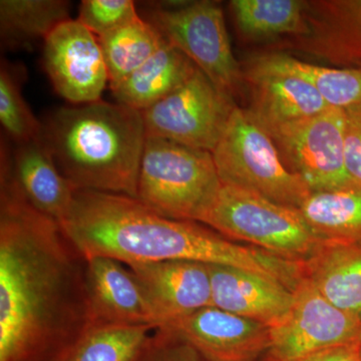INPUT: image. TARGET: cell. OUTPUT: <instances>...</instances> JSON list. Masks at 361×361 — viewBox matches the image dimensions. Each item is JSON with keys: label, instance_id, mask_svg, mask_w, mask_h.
I'll list each match as a JSON object with an SVG mask.
<instances>
[{"label": "cell", "instance_id": "cell-1", "mask_svg": "<svg viewBox=\"0 0 361 361\" xmlns=\"http://www.w3.org/2000/svg\"><path fill=\"white\" fill-rule=\"evenodd\" d=\"M0 169V361H54L90 329L87 259Z\"/></svg>", "mask_w": 361, "mask_h": 361}, {"label": "cell", "instance_id": "cell-2", "mask_svg": "<svg viewBox=\"0 0 361 361\" xmlns=\"http://www.w3.org/2000/svg\"><path fill=\"white\" fill-rule=\"evenodd\" d=\"M85 258L126 264L189 260L239 268L283 282L288 265L261 249L240 246L189 221L169 219L134 197L77 190L59 222Z\"/></svg>", "mask_w": 361, "mask_h": 361}, {"label": "cell", "instance_id": "cell-3", "mask_svg": "<svg viewBox=\"0 0 361 361\" xmlns=\"http://www.w3.org/2000/svg\"><path fill=\"white\" fill-rule=\"evenodd\" d=\"M42 137L75 189L137 198L147 137L142 111L103 101L63 106L42 125Z\"/></svg>", "mask_w": 361, "mask_h": 361}, {"label": "cell", "instance_id": "cell-4", "mask_svg": "<svg viewBox=\"0 0 361 361\" xmlns=\"http://www.w3.org/2000/svg\"><path fill=\"white\" fill-rule=\"evenodd\" d=\"M222 183L212 153L147 137L137 199L169 219L203 223Z\"/></svg>", "mask_w": 361, "mask_h": 361}, {"label": "cell", "instance_id": "cell-5", "mask_svg": "<svg viewBox=\"0 0 361 361\" xmlns=\"http://www.w3.org/2000/svg\"><path fill=\"white\" fill-rule=\"evenodd\" d=\"M212 156L222 184L297 209L312 193L285 164L271 135L249 110L234 109Z\"/></svg>", "mask_w": 361, "mask_h": 361}, {"label": "cell", "instance_id": "cell-6", "mask_svg": "<svg viewBox=\"0 0 361 361\" xmlns=\"http://www.w3.org/2000/svg\"><path fill=\"white\" fill-rule=\"evenodd\" d=\"M203 223L222 236L294 262L307 260L323 242L299 209L233 185L222 184Z\"/></svg>", "mask_w": 361, "mask_h": 361}, {"label": "cell", "instance_id": "cell-7", "mask_svg": "<svg viewBox=\"0 0 361 361\" xmlns=\"http://www.w3.org/2000/svg\"><path fill=\"white\" fill-rule=\"evenodd\" d=\"M147 20L223 94L232 99L238 94L244 75L233 54L224 14L217 2L158 6L148 11Z\"/></svg>", "mask_w": 361, "mask_h": 361}, {"label": "cell", "instance_id": "cell-8", "mask_svg": "<svg viewBox=\"0 0 361 361\" xmlns=\"http://www.w3.org/2000/svg\"><path fill=\"white\" fill-rule=\"evenodd\" d=\"M235 108L232 97L197 68L179 89L142 111V116L147 137L212 153Z\"/></svg>", "mask_w": 361, "mask_h": 361}, {"label": "cell", "instance_id": "cell-9", "mask_svg": "<svg viewBox=\"0 0 361 361\" xmlns=\"http://www.w3.org/2000/svg\"><path fill=\"white\" fill-rule=\"evenodd\" d=\"M345 111L330 108L314 116L268 130L285 164L311 192L355 187L344 161Z\"/></svg>", "mask_w": 361, "mask_h": 361}, {"label": "cell", "instance_id": "cell-10", "mask_svg": "<svg viewBox=\"0 0 361 361\" xmlns=\"http://www.w3.org/2000/svg\"><path fill=\"white\" fill-rule=\"evenodd\" d=\"M361 344V320L336 307L302 278L286 317L270 329L267 361H294L322 349Z\"/></svg>", "mask_w": 361, "mask_h": 361}, {"label": "cell", "instance_id": "cell-11", "mask_svg": "<svg viewBox=\"0 0 361 361\" xmlns=\"http://www.w3.org/2000/svg\"><path fill=\"white\" fill-rule=\"evenodd\" d=\"M44 42V70L59 96L75 104L101 101L109 75L96 35L78 20H68Z\"/></svg>", "mask_w": 361, "mask_h": 361}, {"label": "cell", "instance_id": "cell-12", "mask_svg": "<svg viewBox=\"0 0 361 361\" xmlns=\"http://www.w3.org/2000/svg\"><path fill=\"white\" fill-rule=\"evenodd\" d=\"M209 361H255L266 353L270 329L262 323L208 306L161 327Z\"/></svg>", "mask_w": 361, "mask_h": 361}, {"label": "cell", "instance_id": "cell-13", "mask_svg": "<svg viewBox=\"0 0 361 361\" xmlns=\"http://www.w3.org/2000/svg\"><path fill=\"white\" fill-rule=\"evenodd\" d=\"M129 267L144 290L158 327L213 306L210 273L205 263L169 260Z\"/></svg>", "mask_w": 361, "mask_h": 361}, {"label": "cell", "instance_id": "cell-14", "mask_svg": "<svg viewBox=\"0 0 361 361\" xmlns=\"http://www.w3.org/2000/svg\"><path fill=\"white\" fill-rule=\"evenodd\" d=\"M90 326L158 327L129 265L110 257L87 258Z\"/></svg>", "mask_w": 361, "mask_h": 361}, {"label": "cell", "instance_id": "cell-15", "mask_svg": "<svg viewBox=\"0 0 361 361\" xmlns=\"http://www.w3.org/2000/svg\"><path fill=\"white\" fill-rule=\"evenodd\" d=\"M308 32L285 47L342 68L361 66V0L306 1Z\"/></svg>", "mask_w": 361, "mask_h": 361}, {"label": "cell", "instance_id": "cell-16", "mask_svg": "<svg viewBox=\"0 0 361 361\" xmlns=\"http://www.w3.org/2000/svg\"><path fill=\"white\" fill-rule=\"evenodd\" d=\"M208 265L213 306L272 329L286 317L293 291L276 280L239 268Z\"/></svg>", "mask_w": 361, "mask_h": 361}, {"label": "cell", "instance_id": "cell-17", "mask_svg": "<svg viewBox=\"0 0 361 361\" xmlns=\"http://www.w3.org/2000/svg\"><path fill=\"white\" fill-rule=\"evenodd\" d=\"M250 85V113L266 130L300 122L329 110L317 90L292 73L251 61L244 73Z\"/></svg>", "mask_w": 361, "mask_h": 361}, {"label": "cell", "instance_id": "cell-18", "mask_svg": "<svg viewBox=\"0 0 361 361\" xmlns=\"http://www.w3.org/2000/svg\"><path fill=\"white\" fill-rule=\"evenodd\" d=\"M11 174L28 203L61 222L70 210L75 189L59 170L42 135L16 145L9 155L2 146Z\"/></svg>", "mask_w": 361, "mask_h": 361}, {"label": "cell", "instance_id": "cell-19", "mask_svg": "<svg viewBox=\"0 0 361 361\" xmlns=\"http://www.w3.org/2000/svg\"><path fill=\"white\" fill-rule=\"evenodd\" d=\"M302 268L326 300L361 320V243L323 241Z\"/></svg>", "mask_w": 361, "mask_h": 361}, {"label": "cell", "instance_id": "cell-20", "mask_svg": "<svg viewBox=\"0 0 361 361\" xmlns=\"http://www.w3.org/2000/svg\"><path fill=\"white\" fill-rule=\"evenodd\" d=\"M196 70L193 61L167 42L111 92L118 104L142 111L179 89Z\"/></svg>", "mask_w": 361, "mask_h": 361}, {"label": "cell", "instance_id": "cell-21", "mask_svg": "<svg viewBox=\"0 0 361 361\" xmlns=\"http://www.w3.org/2000/svg\"><path fill=\"white\" fill-rule=\"evenodd\" d=\"M299 211L323 241L361 243V188L312 192Z\"/></svg>", "mask_w": 361, "mask_h": 361}, {"label": "cell", "instance_id": "cell-22", "mask_svg": "<svg viewBox=\"0 0 361 361\" xmlns=\"http://www.w3.org/2000/svg\"><path fill=\"white\" fill-rule=\"evenodd\" d=\"M252 61L303 78L317 90L330 108L346 111L361 106V66L326 68L280 52L262 54Z\"/></svg>", "mask_w": 361, "mask_h": 361}, {"label": "cell", "instance_id": "cell-23", "mask_svg": "<svg viewBox=\"0 0 361 361\" xmlns=\"http://www.w3.org/2000/svg\"><path fill=\"white\" fill-rule=\"evenodd\" d=\"M70 13L71 4L65 0H1L2 47L21 49L44 40L54 28L71 20Z\"/></svg>", "mask_w": 361, "mask_h": 361}, {"label": "cell", "instance_id": "cell-24", "mask_svg": "<svg viewBox=\"0 0 361 361\" xmlns=\"http://www.w3.org/2000/svg\"><path fill=\"white\" fill-rule=\"evenodd\" d=\"M97 39L108 70L111 90L144 65L167 42L155 26L141 16Z\"/></svg>", "mask_w": 361, "mask_h": 361}, {"label": "cell", "instance_id": "cell-25", "mask_svg": "<svg viewBox=\"0 0 361 361\" xmlns=\"http://www.w3.org/2000/svg\"><path fill=\"white\" fill-rule=\"evenodd\" d=\"M230 7L240 32L253 39L308 32L306 1L299 0H233Z\"/></svg>", "mask_w": 361, "mask_h": 361}, {"label": "cell", "instance_id": "cell-26", "mask_svg": "<svg viewBox=\"0 0 361 361\" xmlns=\"http://www.w3.org/2000/svg\"><path fill=\"white\" fill-rule=\"evenodd\" d=\"M157 327L90 326L54 361H133Z\"/></svg>", "mask_w": 361, "mask_h": 361}, {"label": "cell", "instance_id": "cell-27", "mask_svg": "<svg viewBox=\"0 0 361 361\" xmlns=\"http://www.w3.org/2000/svg\"><path fill=\"white\" fill-rule=\"evenodd\" d=\"M20 68L2 61L0 68V123L16 145L32 141L42 135L37 120L21 94Z\"/></svg>", "mask_w": 361, "mask_h": 361}, {"label": "cell", "instance_id": "cell-28", "mask_svg": "<svg viewBox=\"0 0 361 361\" xmlns=\"http://www.w3.org/2000/svg\"><path fill=\"white\" fill-rule=\"evenodd\" d=\"M139 16L132 0H84L78 20L101 37Z\"/></svg>", "mask_w": 361, "mask_h": 361}, {"label": "cell", "instance_id": "cell-29", "mask_svg": "<svg viewBox=\"0 0 361 361\" xmlns=\"http://www.w3.org/2000/svg\"><path fill=\"white\" fill-rule=\"evenodd\" d=\"M133 361H209L168 329L157 327Z\"/></svg>", "mask_w": 361, "mask_h": 361}, {"label": "cell", "instance_id": "cell-30", "mask_svg": "<svg viewBox=\"0 0 361 361\" xmlns=\"http://www.w3.org/2000/svg\"><path fill=\"white\" fill-rule=\"evenodd\" d=\"M345 111L344 161L351 184L361 188V106Z\"/></svg>", "mask_w": 361, "mask_h": 361}, {"label": "cell", "instance_id": "cell-31", "mask_svg": "<svg viewBox=\"0 0 361 361\" xmlns=\"http://www.w3.org/2000/svg\"><path fill=\"white\" fill-rule=\"evenodd\" d=\"M361 344H346L322 349L294 361H361Z\"/></svg>", "mask_w": 361, "mask_h": 361}, {"label": "cell", "instance_id": "cell-32", "mask_svg": "<svg viewBox=\"0 0 361 361\" xmlns=\"http://www.w3.org/2000/svg\"><path fill=\"white\" fill-rule=\"evenodd\" d=\"M360 351H361V348H360Z\"/></svg>", "mask_w": 361, "mask_h": 361}]
</instances>
